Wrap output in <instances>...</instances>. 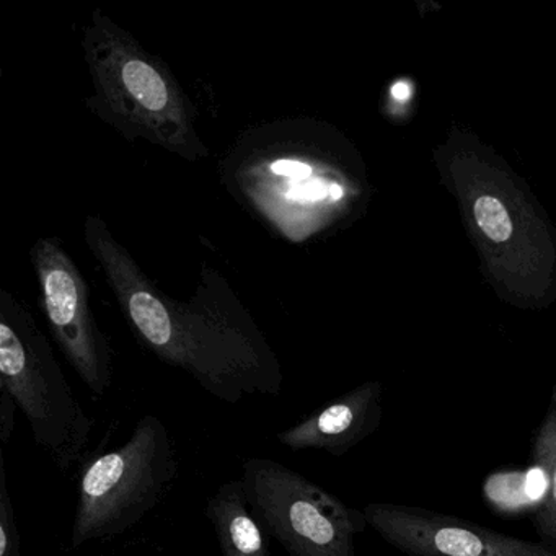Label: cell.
<instances>
[{
  "label": "cell",
  "mask_w": 556,
  "mask_h": 556,
  "mask_svg": "<svg viewBox=\"0 0 556 556\" xmlns=\"http://www.w3.org/2000/svg\"><path fill=\"white\" fill-rule=\"evenodd\" d=\"M84 239L149 353L229 405L281 393V363L219 269L203 263L191 298L177 301L146 275L102 217H86Z\"/></svg>",
  "instance_id": "1"
},
{
  "label": "cell",
  "mask_w": 556,
  "mask_h": 556,
  "mask_svg": "<svg viewBox=\"0 0 556 556\" xmlns=\"http://www.w3.org/2000/svg\"><path fill=\"white\" fill-rule=\"evenodd\" d=\"M320 136L312 119H276L245 129L219 162L220 184L233 200L295 245L320 236L348 197L325 164Z\"/></svg>",
  "instance_id": "2"
},
{
  "label": "cell",
  "mask_w": 556,
  "mask_h": 556,
  "mask_svg": "<svg viewBox=\"0 0 556 556\" xmlns=\"http://www.w3.org/2000/svg\"><path fill=\"white\" fill-rule=\"evenodd\" d=\"M80 45L93 89L86 106L97 118L126 141L144 139L191 164L210 157L197 106L161 58L102 9L90 14Z\"/></svg>",
  "instance_id": "3"
},
{
  "label": "cell",
  "mask_w": 556,
  "mask_h": 556,
  "mask_svg": "<svg viewBox=\"0 0 556 556\" xmlns=\"http://www.w3.org/2000/svg\"><path fill=\"white\" fill-rule=\"evenodd\" d=\"M0 389L11 393L30 425L35 444L58 470L79 464L96 419L74 395L30 307L0 289Z\"/></svg>",
  "instance_id": "4"
},
{
  "label": "cell",
  "mask_w": 556,
  "mask_h": 556,
  "mask_svg": "<svg viewBox=\"0 0 556 556\" xmlns=\"http://www.w3.org/2000/svg\"><path fill=\"white\" fill-rule=\"evenodd\" d=\"M178 470L167 426L159 416H142L125 444L90 457L80 468L74 548L138 526L170 493Z\"/></svg>",
  "instance_id": "5"
},
{
  "label": "cell",
  "mask_w": 556,
  "mask_h": 556,
  "mask_svg": "<svg viewBox=\"0 0 556 556\" xmlns=\"http://www.w3.org/2000/svg\"><path fill=\"white\" fill-rule=\"evenodd\" d=\"M240 480L266 535L289 556H357L356 536L369 527L363 509L271 458L243 460Z\"/></svg>",
  "instance_id": "6"
},
{
  "label": "cell",
  "mask_w": 556,
  "mask_h": 556,
  "mask_svg": "<svg viewBox=\"0 0 556 556\" xmlns=\"http://www.w3.org/2000/svg\"><path fill=\"white\" fill-rule=\"evenodd\" d=\"M30 258L53 340L93 399H105L115 356L97 324L86 278L58 237L38 239Z\"/></svg>",
  "instance_id": "7"
},
{
  "label": "cell",
  "mask_w": 556,
  "mask_h": 556,
  "mask_svg": "<svg viewBox=\"0 0 556 556\" xmlns=\"http://www.w3.org/2000/svg\"><path fill=\"white\" fill-rule=\"evenodd\" d=\"M383 542L406 556H556L555 543L526 540L452 514L396 503L363 507Z\"/></svg>",
  "instance_id": "8"
},
{
  "label": "cell",
  "mask_w": 556,
  "mask_h": 556,
  "mask_svg": "<svg viewBox=\"0 0 556 556\" xmlns=\"http://www.w3.org/2000/svg\"><path fill=\"white\" fill-rule=\"evenodd\" d=\"M382 418V387L364 383L278 432L276 439L292 452H325L343 457L370 438Z\"/></svg>",
  "instance_id": "9"
},
{
  "label": "cell",
  "mask_w": 556,
  "mask_h": 556,
  "mask_svg": "<svg viewBox=\"0 0 556 556\" xmlns=\"http://www.w3.org/2000/svg\"><path fill=\"white\" fill-rule=\"evenodd\" d=\"M206 516L223 556H269L266 532L250 507L240 478L217 488L207 500Z\"/></svg>",
  "instance_id": "10"
},
{
  "label": "cell",
  "mask_w": 556,
  "mask_h": 556,
  "mask_svg": "<svg viewBox=\"0 0 556 556\" xmlns=\"http://www.w3.org/2000/svg\"><path fill=\"white\" fill-rule=\"evenodd\" d=\"M532 460L546 480V491L533 516V527L540 540L556 545V392L533 438Z\"/></svg>",
  "instance_id": "11"
},
{
  "label": "cell",
  "mask_w": 556,
  "mask_h": 556,
  "mask_svg": "<svg viewBox=\"0 0 556 556\" xmlns=\"http://www.w3.org/2000/svg\"><path fill=\"white\" fill-rule=\"evenodd\" d=\"M0 556H21V532L8 484L4 448H0Z\"/></svg>",
  "instance_id": "12"
},
{
  "label": "cell",
  "mask_w": 556,
  "mask_h": 556,
  "mask_svg": "<svg viewBox=\"0 0 556 556\" xmlns=\"http://www.w3.org/2000/svg\"><path fill=\"white\" fill-rule=\"evenodd\" d=\"M478 226L493 242H506L513 233V223L506 207L491 197H483L475 203Z\"/></svg>",
  "instance_id": "13"
},
{
  "label": "cell",
  "mask_w": 556,
  "mask_h": 556,
  "mask_svg": "<svg viewBox=\"0 0 556 556\" xmlns=\"http://www.w3.org/2000/svg\"><path fill=\"white\" fill-rule=\"evenodd\" d=\"M17 412V403L12 399L11 393L0 389V442H2V447H5L14 435Z\"/></svg>",
  "instance_id": "14"
},
{
  "label": "cell",
  "mask_w": 556,
  "mask_h": 556,
  "mask_svg": "<svg viewBox=\"0 0 556 556\" xmlns=\"http://www.w3.org/2000/svg\"><path fill=\"white\" fill-rule=\"evenodd\" d=\"M392 93L396 100H406L409 97V87L405 83H396L392 87Z\"/></svg>",
  "instance_id": "15"
}]
</instances>
